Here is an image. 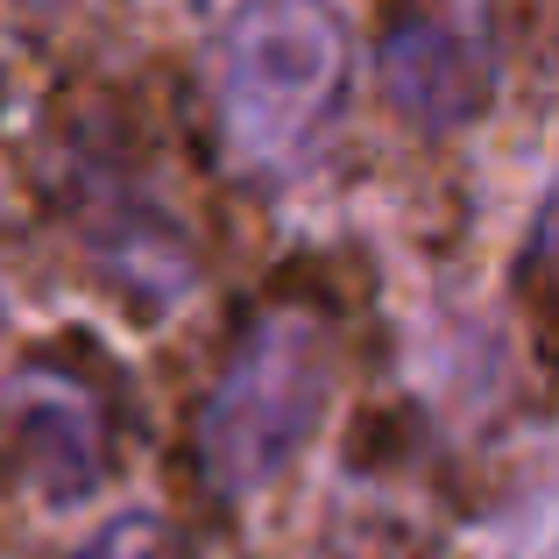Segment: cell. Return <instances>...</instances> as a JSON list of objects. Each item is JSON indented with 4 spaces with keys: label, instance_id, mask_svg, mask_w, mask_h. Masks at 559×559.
<instances>
[{
    "label": "cell",
    "instance_id": "obj_1",
    "mask_svg": "<svg viewBox=\"0 0 559 559\" xmlns=\"http://www.w3.org/2000/svg\"><path fill=\"white\" fill-rule=\"evenodd\" d=\"M347 22L333 0H241L213 36L219 156L248 185H284L319 156L347 99Z\"/></svg>",
    "mask_w": 559,
    "mask_h": 559
},
{
    "label": "cell",
    "instance_id": "obj_2",
    "mask_svg": "<svg viewBox=\"0 0 559 559\" xmlns=\"http://www.w3.org/2000/svg\"><path fill=\"white\" fill-rule=\"evenodd\" d=\"M333 390V333L319 312L276 305L234 333L199 404V475L227 510L255 503L319 432Z\"/></svg>",
    "mask_w": 559,
    "mask_h": 559
},
{
    "label": "cell",
    "instance_id": "obj_3",
    "mask_svg": "<svg viewBox=\"0 0 559 559\" xmlns=\"http://www.w3.org/2000/svg\"><path fill=\"white\" fill-rule=\"evenodd\" d=\"M382 85L418 128L447 135L489 114L503 79V8L496 0H396L382 22Z\"/></svg>",
    "mask_w": 559,
    "mask_h": 559
},
{
    "label": "cell",
    "instance_id": "obj_4",
    "mask_svg": "<svg viewBox=\"0 0 559 559\" xmlns=\"http://www.w3.org/2000/svg\"><path fill=\"white\" fill-rule=\"evenodd\" d=\"M14 461H22V475L36 481L50 503H85V496H93L99 467H107V453H99V418L79 390H64V376L43 382L28 369L22 396H14Z\"/></svg>",
    "mask_w": 559,
    "mask_h": 559
},
{
    "label": "cell",
    "instance_id": "obj_5",
    "mask_svg": "<svg viewBox=\"0 0 559 559\" xmlns=\"http://www.w3.org/2000/svg\"><path fill=\"white\" fill-rule=\"evenodd\" d=\"M79 559H191V546L178 538V524H164L156 510H128V518H114Z\"/></svg>",
    "mask_w": 559,
    "mask_h": 559
},
{
    "label": "cell",
    "instance_id": "obj_6",
    "mask_svg": "<svg viewBox=\"0 0 559 559\" xmlns=\"http://www.w3.org/2000/svg\"><path fill=\"white\" fill-rule=\"evenodd\" d=\"M36 8H64V0H36Z\"/></svg>",
    "mask_w": 559,
    "mask_h": 559
}]
</instances>
